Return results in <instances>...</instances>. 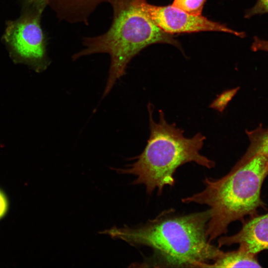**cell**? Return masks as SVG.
<instances>
[{
	"instance_id": "cell-8",
	"label": "cell",
	"mask_w": 268,
	"mask_h": 268,
	"mask_svg": "<svg viewBox=\"0 0 268 268\" xmlns=\"http://www.w3.org/2000/svg\"><path fill=\"white\" fill-rule=\"evenodd\" d=\"M261 268L257 255L239 246L235 251L224 252L222 255L205 268Z\"/></svg>"
},
{
	"instance_id": "cell-12",
	"label": "cell",
	"mask_w": 268,
	"mask_h": 268,
	"mask_svg": "<svg viewBox=\"0 0 268 268\" xmlns=\"http://www.w3.org/2000/svg\"><path fill=\"white\" fill-rule=\"evenodd\" d=\"M266 13H268V0H257L253 7L246 11L245 18H249Z\"/></svg>"
},
{
	"instance_id": "cell-14",
	"label": "cell",
	"mask_w": 268,
	"mask_h": 268,
	"mask_svg": "<svg viewBox=\"0 0 268 268\" xmlns=\"http://www.w3.org/2000/svg\"><path fill=\"white\" fill-rule=\"evenodd\" d=\"M251 50L253 52L265 51L268 52V40L261 39L255 36L251 46Z\"/></svg>"
},
{
	"instance_id": "cell-10",
	"label": "cell",
	"mask_w": 268,
	"mask_h": 268,
	"mask_svg": "<svg viewBox=\"0 0 268 268\" xmlns=\"http://www.w3.org/2000/svg\"><path fill=\"white\" fill-rule=\"evenodd\" d=\"M69 9L78 14L89 15L103 2L111 0H61Z\"/></svg>"
},
{
	"instance_id": "cell-13",
	"label": "cell",
	"mask_w": 268,
	"mask_h": 268,
	"mask_svg": "<svg viewBox=\"0 0 268 268\" xmlns=\"http://www.w3.org/2000/svg\"><path fill=\"white\" fill-rule=\"evenodd\" d=\"M9 208V202L7 195L0 188V220L7 214Z\"/></svg>"
},
{
	"instance_id": "cell-2",
	"label": "cell",
	"mask_w": 268,
	"mask_h": 268,
	"mask_svg": "<svg viewBox=\"0 0 268 268\" xmlns=\"http://www.w3.org/2000/svg\"><path fill=\"white\" fill-rule=\"evenodd\" d=\"M268 175V157H242L227 174L217 179L205 177L204 189L182 201L208 207L206 234L211 242L226 234L230 223L253 215L263 205L261 191Z\"/></svg>"
},
{
	"instance_id": "cell-15",
	"label": "cell",
	"mask_w": 268,
	"mask_h": 268,
	"mask_svg": "<svg viewBox=\"0 0 268 268\" xmlns=\"http://www.w3.org/2000/svg\"><path fill=\"white\" fill-rule=\"evenodd\" d=\"M51 0H25L26 8H32L43 11Z\"/></svg>"
},
{
	"instance_id": "cell-3",
	"label": "cell",
	"mask_w": 268,
	"mask_h": 268,
	"mask_svg": "<svg viewBox=\"0 0 268 268\" xmlns=\"http://www.w3.org/2000/svg\"><path fill=\"white\" fill-rule=\"evenodd\" d=\"M147 109L150 135L143 151L131 158L134 160L131 164L124 168L111 167L112 170L134 176L133 185H143L147 194L157 190L160 195L165 186L174 185V174L180 166L188 162L207 169L215 166L213 160L200 153L205 139L203 135L199 133L191 138L186 137L182 130L166 121L162 110L156 122L153 118L151 103H148Z\"/></svg>"
},
{
	"instance_id": "cell-7",
	"label": "cell",
	"mask_w": 268,
	"mask_h": 268,
	"mask_svg": "<svg viewBox=\"0 0 268 268\" xmlns=\"http://www.w3.org/2000/svg\"><path fill=\"white\" fill-rule=\"evenodd\" d=\"M235 244L256 255L268 250V213L247 221L234 235L221 236L218 239L219 248Z\"/></svg>"
},
{
	"instance_id": "cell-11",
	"label": "cell",
	"mask_w": 268,
	"mask_h": 268,
	"mask_svg": "<svg viewBox=\"0 0 268 268\" xmlns=\"http://www.w3.org/2000/svg\"><path fill=\"white\" fill-rule=\"evenodd\" d=\"M206 0H174L172 5L190 14L201 15Z\"/></svg>"
},
{
	"instance_id": "cell-9",
	"label": "cell",
	"mask_w": 268,
	"mask_h": 268,
	"mask_svg": "<svg viewBox=\"0 0 268 268\" xmlns=\"http://www.w3.org/2000/svg\"><path fill=\"white\" fill-rule=\"evenodd\" d=\"M250 144L244 158H249L257 154H262L268 157V127L262 126L252 131H247Z\"/></svg>"
},
{
	"instance_id": "cell-1",
	"label": "cell",
	"mask_w": 268,
	"mask_h": 268,
	"mask_svg": "<svg viewBox=\"0 0 268 268\" xmlns=\"http://www.w3.org/2000/svg\"><path fill=\"white\" fill-rule=\"evenodd\" d=\"M174 212L166 210L136 227H114L100 233L152 248L165 267L205 268L222 255L224 251L208 241V209L184 215Z\"/></svg>"
},
{
	"instance_id": "cell-5",
	"label": "cell",
	"mask_w": 268,
	"mask_h": 268,
	"mask_svg": "<svg viewBox=\"0 0 268 268\" xmlns=\"http://www.w3.org/2000/svg\"><path fill=\"white\" fill-rule=\"evenodd\" d=\"M42 11L26 8L22 16L9 22L4 39L13 61L40 72L49 66L44 35L40 25Z\"/></svg>"
},
{
	"instance_id": "cell-6",
	"label": "cell",
	"mask_w": 268,
	"mask_h": 268,
	"mask_svg": "<svg viewBox=\"0 0 268 268\" xmlns=\"http://www.w3.org/2000/svg\"><path fill=\"white\" fill-rule=\"evenodd\" d=\"M142 10L165 32L174 34L200 31H219L244 38L245 33L234 30L226 25L202 16L190 14L173 5L156 6L142 0Z\"/></svg>"
},
{
	"instance_id": "cell-4",
	"label": "cell",
	"mask_w": 268,
	"mask_h": 268,
	"mask_svg": "<svg viewBox=\"0 0 268 268\" xmlns=\"http://www.w3.org/2000/svg\"><path fill=\"white\" fill-rule=\"evenodd\" d=\"M142 0H111L113 19L108 30L96 37L83 39L84 49L73 60L97 53H107L111 62L102 98L108 95L117 80L126 74L128 65L138 53L155 43L180 45L172 34L158 27L142 10Z\"/></svg>"
}]
</instances>
